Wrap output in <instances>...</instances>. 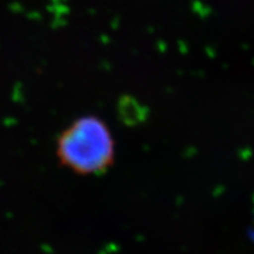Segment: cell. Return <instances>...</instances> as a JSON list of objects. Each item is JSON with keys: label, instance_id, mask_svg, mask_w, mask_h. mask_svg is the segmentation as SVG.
I'll use <instances>...</instances> for the list:
<instances>
[{"label": "cell", "instance_id": "1", "mask_svg": "<svg viewBox=\"0 0 254 254\" xmlns=\"http://www.w3.org/2000/svg\"><path fill=\"white\" fill-rule=\"evenodd\" d=\"M57 155L73 172L100 176L113 166L116 141L104 120L95 116L81 117L60 134Z\"/></svg>", "mask_w": 254, "mask_h": 254}]
</instances>
